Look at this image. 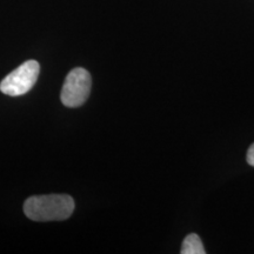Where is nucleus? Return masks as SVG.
I'll return each mask as SVG.
<instances>
[{
    "mask_svg": "<svg viewBox=\"0 0 254 254\" xmlns=\"http://www.w3.org/2000/svg\"><path fill=\"white\" fill-rule=\"evenodd\" d=\"M74 207V200L71 195H37L25 201L24 213L34 221H60L71 217Z\"/></svg>",
    "mask_w": 254,
    "mask_h": 254,
    "instance_id": "1",
    "label": "nucleus"
},
{
    "mask_svg": "<svg viewBox=\"0 0 254 254\" xmlns=\"http://www.w3.org/2000/svg\"><path fill=\"white\" fill-rule=\"evenodd\" d=\"M92 78L85 68L77 67L68 73L62 90V103L66 107H79L86 103L91 92Z\"/></svg>",
    "mask_w": 254,
    "mask_h": 254,
    "instance_id": "2",
    "label": "nucleus"
},
{
    "mask_svg": "<svg viewBox=\"0 0 254 254\" xmlns=\"http://www.w3.org/2000/svg\"><path fill=\"white\" fill-rule=\"evenodd\" d=\"M40 66L36 60H27L9 73L0 84V91L9 97H19L27 93L36 85Z\"/></svg>",
    "mask_w": 254,
    "mask_h": 254,
    "instance_id": "3",
    "label": "nucleus"
},
{
    "mask_svg": "<svg viewBox=\"0 0 254 254\" xmlns=\"http://www.w3.org/2000/svg\"><path fill=\"white\" fill-rule=\"evenodd\" d=\"M182 254H205V247L200 237L195 233H190L183 241Z\"/></svg>",
    "mask_w": 254,
    "mask_h": 254,
    "instance_id": "4",
    "label": "nucleus"
},
{
    "mask_svg": "<svg viewBox=\"0 0 254 254\" xmlns=\"http://www.w3.org/2000/svg\"><path fill=\"white\" fill-rule=\"evenodd\" d=\"M246 160H247V163H249V165L254 167V142L250 146L249 151H247Z\"/></svg>",
    "mask_w": 254,
    "mask_h": 254,
    "instance_id": "5",
    "label": "nucleus"
}]
</instances>
